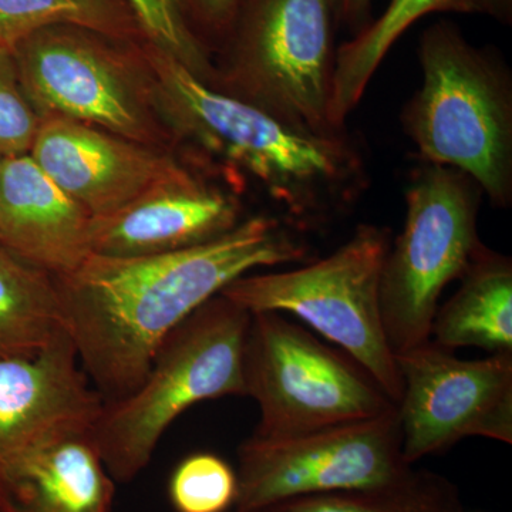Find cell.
Masks as SVG:
<instances>
[{"label":"cell","mask_w":512,"mask_h":512,"mask_svg":"<svg viewBox=\"0 0 512 512\" xmlns=\"http://www.w3.org/2000/svg\"><path fill=\"white\" fill-rule=\"evenodd\" d=\"M29 156L92 217L110 214L183 167L99 127L43 116Z\"/></svg>","instance_id":"obj_13"},{"label":"cell","mask_w":512,"mask_h":512,"mask_svg":"<svg viewBox=\"0 0 512 512\" xmlns=\"http://www.w3.org/2000/svg\"><path fill=\"white\" fill-rule=\"evenodd\" d=\"M421 86L402 113L424 163L473 178L491 205L512 204V82L493 49L473 45L440 20L419 42Z\"/></svg>","instance_id":"obj_3"},{"label":"cell","mask_w":512,"mask_h":512,"mask_svg":"<svg viewBox=\"0 0 512 512\" xmlns=\"http://www.w3.org/2000/svg\"><path fill=\"white\" fill-rule=\"evenodd\" d=\"M64 330L53 276L0 247V357L36 355Z\"/></svg>","instance_id":"obj_19"},{"label":"cell","mask_w":512,"mask_h":512,"mask_svg":"<svg viewBox=\"0 0 512 512\" xmlns=\"http://www.w3.org/2000/svg\"><path fill=\"white\" fill-rule=\"evenodd\" d=\"M336 29L332 0H241L215 89L292 126L339 131L329 120Z\"/></svg>","instance_id":"obj_8"},{"label":"cell","mask_w":512,"mask_h":512,"mask_svg":"<svg viewBox=\"0 0 512 512\" xmlns=\"http://www.w3.org/2000/svg\"><path fill=\"white\" fill-rule=\"evenodd\" d=\"M90 221L29 154L0 158V247L59 278L92 254Z\"/></svg>","instance_id":"obj_15"},{"label":"cell","mask_w":512,"mask_h":512,"mask_svg":"<svg viewBox=\"0 0 512 512\" xmlns=\"http://www.w3.org/2000/svg\"><path fill=\"white\" fill-rule=\"evenodd\" d=\"M144 60L165 110L184 137L241 195L255 185L285 225L299 234L346 215L370 185L369 165L348 127L316 133L292 126L221 92L177 57L151 43Z\"/></svg>","instance_id":"obj_2"},{"label":"cell","mask_w":512,"mask_h":512,"mask_svg":"<svg viewBox=\"0 0 512 512\" xmlns=\"http://www.w3.org/2000/svg\"><path fill=\"white\" fill-rule=\"evenodd\" d=\"M412 468L403 457L397 410L291 439L251 436L238 448V497L231 512L377 487L399 480Z\"/></svg>","instance_id":"obj_10"},{"label":"cell","mask_w":512,"mask_h":512,"mask_svg":"<svg viewBox=\"0 0 512 512\" xmlns=\"http://www.w3.org/2000/svg\"><path fill=\"white\" fill-rule=\"evenodd\" d=\"M480 13V0H390L379 18L336 50L329 120L345 128L387 53L414 23L431 13Z\"/></svg>","instance_id":"obj_18"},{"label":"cell","mask_w":512,"mask_h":512,"mask_svg":"<svg viewBox=\"0 0 512 512\" xmlns=\"http://www.w3.org/2000/svg\"><path fill=\"white\" fill-rule=\"evenodd\" d=\"M309 245L274 215L167 254H90L55 279L64 329L103 402L140 386L165 338L235 279L308 258Z\"/></svg>","instance_id":"obj_1"},{"label":"cell","mask_w":512,"mask_h":512,"mask_svg":"<svg viewBox=\"0 0 512 512\" xmlns=\"http://www.w3.org/2000/svg\"><path fill=\"white\" fill-rule=\"evenodd\" d=\"M392 239L389 228L360 224L319 261L291 271L251 272L221 293L249 312L301 319L365 367L397 404L402 377L380 312V276Z\"/></svg>","instance_id":"obj_5"},{"label":"cell","mask_w":512,"mask_h":512,"mask_svg":"<svg viewBox=\"0 0 512 512\" xmlns=\"http://www.w3.org/2000/svg\"><path fill=\"white\" fill-rule=\"evenodd\" d=\"M242 379L261 413L256 439H291L397 410L365 367L285 313L251 312Z\"/></svg>","instance_id":"obj_6"},{"label":"cell","mask_w":512,"mask_h":512,"mask_svg":"<svg viewBox=\"0 0 512 512\" xmlns=\"http://www.w3.org/2000/svg\"><path fill=\"white\" fill-rule=\"evenodd\" d=\"M241 195L187 167L148 188L119 210L92 217V254H167L205 244L237 227Z\"/></svg>","instance_id":"obj_12"},{"label":"cell","mask_w":512,"mask_h":512,"mask_svg":"<svg viewBox=\"0 0 512 512\" xmlns=\"http://www.w3.org/2000/svg\"><path fill=\"white\" fill-rule=\"evenodd\" d=\"M40 121L20 84L12 53L0 50V158L29 154Z\"/></svg>","instance_id":"obj_24"},{"label":"cell","mask_w":512,"mask_h":512,"mask_svg":"<svg viewBox=\"0 0 512 512\" xmlns=\"http://www.w3.org/2000/svg\"><path fill=\"white\" fill-rule=\"evenodd\" d=\"M251 312L222 293L165 338L140 386L103 402L92 426L107 473L131 483L150 464L168 427L194 404L245 397L242 350Z\"/></svg>","instance_id":"obj_4"},{"label":"cell","mask_w":512,"mask_h":512,"mask_svg":"<svg viewBox=\"0 0 512 512\" xmlns=\"http://www.w3.org/2000/svg\"><path fill=\"white\" fill-rule=\"evenodd\" d=\"M338 29L355 36L372 22L373 0H332Z\"/></svg>","instance_id":"obj_26"},{"label":"cell","mask_w":512,"mask_h":512,"mask_svg":"<svg viewBox=\"0 0 512 512\" xmlns=\"http://www.w3.org/2000/svg\"><path fill=\"white\" fill-rule=\"evenodd\" d=\"M143 43L62 25L37 30L10 53L40 116L66 117L151 146L160 136L134 77Z\"/></svg>","instance_id":"obj_9"},{"label":"cell","mask_w":512,"mask_h":512,"mask_svg":"<svg viewBox=\"0 0 512 512\" xmlns=\"http://www.w3.org/2000/svg\"><path fill=\"white\" fill-rule=\"evenodd\" d=\"M480 13L507 25L512 19V0H480Z\"/></svg>","instance_id":"obj_27"},{"label":"cell","mask_w":512,"mask_h":512,"mask_svg":"<svg viewBox=\"0 0 512 512\" xmlns=\"http://www.w3.org/2000/svg\"><path fill=\"white\" fill-rule=\"evenodd\" d=\"M430 340L440 348L512 353V261L488 247L480 249L460 286L437 308Z\"/></svg>","instance_id":"obj_17"},{"label":"cell","mask_w":512,"mask_h":512,"mask_svg":"<svg viewBox=\"0 0 512 512\" xmlns=\"http://www.w3.org/2000/svg\"><path fill=\"white\" fill-rule=\"evenodd\" d=\"M114 494L92 427L47 437L0 467V512H111Z\"/></svg>","instance_id":"obj_16"},{"label":"cell","mask_w":512,"mask_h":512,"mask_svg":"<svg viewBox=\"0 0 512 512\" xmlns=\"http://www.w3.org/2000/svg\"><path fill=\"white\" fill-rule=\"evenodd\" d=\"M77 26L126 42H146L136 13L126 0H0V50L37 30Z\"/></svg>","instance_id":"obj_21"},{"label":"cell","mask_w":512,"mask_h":512,"mask_svg":"<svg viewBox=\"0 0 512 512\" xmlns=\"http://www.w3.org/2000/svg\"><path fill=\"white\" fill-rule=\"evenodd\" d=\"M147 42L170 53L202 79L211 76L207 50L191 32L178 0H126Z\"/></svg>","instance_id":"obj_23"},{"label":"cell","mask_w":512,"mask_h":512,"mask_svg":"<svg viewBox=\"0 0 512 512\" xmlns=\"http://www.w3.org/2000/svg\"><path fill=\"white\" fill-rule=\"evenodd\" d=\"M101 406L66 330L36 355L0 357V467L47 437L90 429Z\"/></svg>","instance_id":"obj_14"},{"label":"cell","mask_w":512,"mask_h":512,"mask_svg":"<svg viewBox=\"0 0 512 512\" xmlns=\"http://www.w3.org/2000/svg\"><path fill=\"white\" fill-rule=\"evenodd\" d=\"M168 497L175 512H229L238 497L237 471L217 454H191L171 474Z\"/></svg>","instance_id":"obj_22"},{"label":"cell","mask_w":512,"mask_h":512,"mask_svg":"<svg viewBox=\"0 0 512 512\" xmlns=\"http://www.w3.org/2000/svg\"><path fill=\"white\" fill-rule=\"evenodd\" d=\"M241 0H178L184 18L198 42L220 46L231 28Z\"/></svg>","instance_id":"obj_25"},{"label":"cell","mask_w":512,"mask_h":512,"mask_svg":"<svg viewBox=\"0 0 512 512\" xmlns=\"http://www.w3.org/2000/svg\"><path fill=\"white\" fill-rule=\"evenodd\" d=\"M403 457L414 466L468 437L512 444V353L463 360L436 343L396 355Z\"/></svg>","instance_id":"obj_11"},{"label":"cell","mask_w":512,"mask_h":512,"mask_svg":"<svg viewBox=\"0 0 512 512\" xmlns=\"http://www.w3.org/2000/svg\"><path fill=\"white\" fill-rule=\"evenodd\" d=\"M247 512H464V507L448 478L413 467L393 483L306 495Z\"/></svg>","instance_id":"obj_20"},{"label":"cell","mask_w":512,"mask_h":512,"mask_svg":"<svg viewBox=\"0 0 512 512\" xmlns=\"http://www.w3.org/2000/svg\"><path fill=\"white\" fill-rule=\"evenodd\" d=\"M480 185L454 168L424 163L406 187V220L380 276V312L394 356L429 342L444 289L460 281L484 247Z\"/></svg>","instance_id":"obj_7"}]
</instances>
